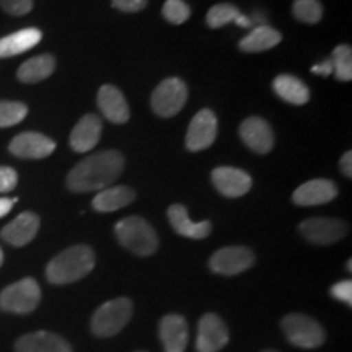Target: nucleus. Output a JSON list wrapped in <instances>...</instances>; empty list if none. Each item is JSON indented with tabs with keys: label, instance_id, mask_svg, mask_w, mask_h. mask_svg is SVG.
<instances>
[{
	"label": "nucleus",
	"instance_id": "obj_39",
	"mask_svg": "<svg viewBox=\"0 0 352 352\" xmlns=\"http://www.w3.org/2000/svg\"><path fill=\"white\" fill-rule=\"evenodd\" d=\"M2 263H3V252L2 248H0V266H2Z\"/></svg>",
	"mask_w": 352,
	"mask_h": 352
},
{
	"label": "nucleus",
	"instance_id": "obj_34",
	"mask_svg": "<svg viewBox=\"0 0 352 352\" xmlns=\"http://www.w3.org/2000/svg\"><path fill=\"white\" fill-rule=\"evenodd\" d=\"M19 183V175L10 166H0V192H8L15 189Z\"/></svg>",
	"mask_w": 352,
	"mask_h": 352
},
{
	"label": "nucleus",
	"instance_id": "obj_20",
	"mask_svg": "<svg viewBox=\"0 0 352 352\" xmlns=\"http://www.w3.org/2000/svg\"><path fill=\"white\" fill-rule=\"evenodd\" d=\"M101 120L96 114H85L70 134V147L78 153L90 152L96 147L101 135Z\"/></svg>",
	"mask_w": 352,
	"mask_h": 352
},
{
	"label": "nucleus",
	"instance_id": "obj_30",
	"mask_svg": "<svg viewBox=\"0 0 352 352\" xmlns=\"http://www.w3.org/2000/svg\"><path fill=\"white\" fill-rule=\"evenodd\" d=\"M28 114L26 104L20 101H0V127H10L21 122Z\"/></svg>",
	"mask_w": 352,
	"mask_h": 352
},
{
	"label": "nucleus",
	"instance_id": "obj_26",
	"mask_svg": "<svg viewBox=\"0 0 352 352\" xmlns=\"http://www.w3.org/2000/svg\"><path fill=\"white\" fill-rule=\"evenodd\" d=\"M56 69V59L50 54L36 56L33 59H28L26 63L20 65L19 72V80L23 83H36L41 82L44 78L51 77V74Z\"/></svg>",
	"mask_w": 352,
	"mask_h": 352
},
{
	"label": "nucleus",
	"instance_id": "obj_32",
	"mask_svg": "<svg viewBox=\"0 0 352 352\" xmlns=\"http://www.w3.org/2000/svg\"><path fill=\"white\" fill-rule=\"evenodd\" d=\"M0 7L10 15L21 16L32 12L33 0H0Z\"/></svg>",
	"mask_w": 352,
	"mask_h": 352
},
{
	"label": "nucleus",
	"instance_id": "obj_36",
	"mask_svg": "<svg viewBox=\"0 0 352 352\" xmlns=\"http://www.w3.org/2000/svg\"><path fill=\"white\" fill-rule=\"evenodd\" d=\"M311 72L316 74V76H324V77L331 76V74H333V63H331V59L324 60V63H321L318 65H314V67H311Z\"/></svg>",
	"mask_w": 352,
	"mask_h": 352
},
{
	"label": "nucleus",
	"instance_id": "obj_27",
	"mask_svg": "<svg viewBox=\"0 0 352 352\" xmlns=\"http://www.w3.org/2000/svg\"><path fill=\"white\" fill-rule=\"evenodd\" d=\"M333 70L338 80L349 82L352 78V50L347 44H341L333 51Z\"/></svg>",
	"mask_w": 352,
	"mask_h": 352
},
{
	"label": "nucleus",
	"instance_id": "obj_4",
	"mask_svg": "<svg viewBox=\"0 0 352 352\" xmlns=\"http://www.w3.org/2000/svg\"><path fill=\"white\" fill-rule=\"evenodd\" d=\"M132 302L127 297L113 298L96 308L91 318V331L100 338H111L118 334L132 318Z\"/></svg>",
	"mask_w": 352,
	"mask_h": 352
},
{
	"label": "nucleus",
	"instance_id": "obj_21",
	"mask_svg": "<svg viewBox=\"0 0 352 352\" xmlns=\"http://www.w3.org/2000/svg\"><path fill=\"white\" fill-rule=\"evenodd\" d=\"M39 230V217L33 212H23L7 223L2 230V239L13 246H25L32 241Z\"/></svg>",
	"mask_w": 352,
	"mask_h": 352
},
{
	"label": "nucleus",
	"instance_id": "obj_23",
	"mask_svg": "<svg viewBox=\"0 0 352 352\" xmlns=\"http://www.w3.org/2000/svg\"><path fill=\"white\" fill-rule=\"evenodd\" d=\"M135 199V191L127 186H109L101 189L94 197V209L98 212H114L126 206H129Z\"/></svg>",
	"mask_w": 352,
	"mask_h": 352
},
{
	"label": "nucleus",
	"instance_id": "obj_28",
	"mask_svg": "<svg viewBox=\"0 0 352 352\" xmlns=\"http://www.w3.org/2000/svg\"><path fill=\"white\" fill-rule=\"evenodd\" d=\"M241 15L239 7L233 3H217V6L210 7L208 12V25L210 28H222L232 21H235Z\"/></svg>",
	"mask_w": 352,
	"mask_h": 352
},
{
	"label": "nucleus",
	"instance_id": "obj_29",
	"mask_svg": "<svg viewBox=\"0 0 352 352\" xmlns=\"http://www.w3.org/2000/svg\"><path fill=\"white\" fill-rule=\"evenodd\" d=\"M292 13L302 23L315 25L323 16V7L320 0H294Z\"/></svg>",
	"mask_w": 352,
	"mask_h": 352
},
{
	"label": "nucleus",
	"instance_id": "obj_37",
	"mask_svg": "<svg viewBox=\"0 0 352 352\" xmlns=\"http://www.w3.org/2000/svg\"><path fill=\"white\" fill-rule=\"evenodd\" d=\"M340 165H341L342 173H344L347 178H351L352 176V152L351 151H347L344 155L341 157Z\"/></svg>",
	"mask_w": 352,
	"mask_h": 352
},
{
	"label": "nucleus",
	"instance_id": "obj_12",
	"mask_svg": "<svg viewBox=\"0 0 352 352\" xmlns=\"http://www.w3.org/2000/svg\"><path fill=\"white\" fill-rule=\"evenodd\" d=\"M8 151L15 157L38 160L50 157L56 151V142L39 132H21L8 145Z\"/></svg>",
	"mask_w": 352,
	"mask_h": 352
},
{
	"label": "nucleus",
	"instance_id": "obj_18",
	"mask_svg": "<svg viewBox=\"0 0 352 352\" xmlns=\"http://www.w3.org/2000/svg\"><path fill=\"white\" fill-rule=\"evenodd\" d=\"M16 352H74L72 346L59 334L34 331L21 336L15 344Z\"/></svg>",
	"mask_w": 352,
	"mask_h": 352
},
{
	"label": "nucleus",
	"instance_id": "obj_22",
	"mask_svg": "<svg viewBox=\"0 0 352 352\" xmlns=\"http://www.w3.org/2000/svg\"><path fill=\"white\" fill-rule=\"evenodd\" d=\"M43 34L36 28H25L0 39V59L19 56L30 51L41 41Z\"/></svg>",
	"mask_w": 352,
	"mask_h": 352
},
{
	"label": "nucleus",
	"instance_id": "obj_31",
	"mask_svg": "<svg viewBox=\"0 0 352 352\" xmlns=\"http://www.w3.org/2000/svg\"><path fill=\"white\" fill-rule=\"evenodd\" d=\"M162 13L170 23L182 25L191 16V8L186 6L184 0H166L164 8H162Z\"/></svg>",
	"mask_w": 352,
	"mask_h": 352
},
{
	"label": "nucleus",
	"instance_id": "obj_3",
	"mask_svg": "<svg viewBox=\"0 0 352 352\" xmlns=\"http://www.w3.org/2000/svg\"><path fill=\"white\" fill-rule=\"evenodd\" d=\"M114 233L118 241L138 256H151L158 250L157 232L147 220L138 215L120 220L114 227Z\"/></svg>",
	"mask_w": 352,
	"mask_h": 352
},
{
	"label": "nucleus",
	"instance_id": "obj_35",
	"mask_svg": "<svg viewBox=\"0 0 352 352\" xmlns=\"http://www.w3.org/2000/svg\"><path fill=\"white\" fill-rule=\"evenodd\" d=\"M148 0H113V7L126 13H135L147 7Z\"/></svg>",
	"mask_w": 352,
	"mask_h": 352
},
{
	"label": "nucleus",
	"instance_id": "obj_11",
	"mask_svg": "<svg viewBox=\"0 0 352 352\" xmlns=\"http://www.w3.org/2000/svg\"><path fill=\"white\" fill-rule=\"evenodd\" d=\"M217 138V118L210 109H201L188 127L186 147L189 152H201L209 148Z\"/></svg>",
	"mask_w": 352,
	"mask_h": 352
},
{
	"label": "nucleus",
	"instance_id": "obj_6",
	"mask_svg": "<svg viewBox=\"0 0 352 352\" xmlns=\"http://www.w3.org/2000/svg\"><path fill=\"white\" fill-rule=\"evenodd\" d=\"M283 329L290 344L300 349H316L324 342V329L311 316L290 314L283 320Z\"/></svg>",
	"mask_w": 352,
	"mask_h": 352
},
{
	"label": "nucleus",
	"instance_id": "obj_9",
	"mask_svg": "<svg viewBox=\"0 0 352 352\" xmlns=\"http://www.w3.org/2000/svg\"><path fill=\"white\" fill-rule=\"evenodd\" d=\"M300 233L303 239L314 245H333L347 233V226L340 219L311 217L300 223Z\"/></svg>",
	"mask_w": 352,
	"mask_h": 352
},
{
	"label": "nucleus",
	"instance_id": "obj_7",
	"mask_svg": "<svg viewBox=\"0 0 352 352\" xmlns=\"http://www.w3.org/2000/svg\"><path fill=\"white\" fill-rule=\"evenodd\" d=\"M188 100V88L182 78H166L152 95V109L160 118H171L182 111Z\"/></svg>",
	"mask_w": 352,
	"mask_h": 352
},
{
	"label": "nucleus",
	"instance_id": "obj_38",
	"mask_svg": "<svg viewBox=\"0 0 352 352\" xmlns=\"http://www.w3.org/2000/svg\"><path fill=\"white\" fill-rule=\"evenodd\" d=\"M16 201H19L16 197H12V199H8V197H0V219L10 212L13 204H15Z\"/></svg>",
	"mask_w": 352,
	"mask_h": 352
},
{
	"label": "nucleus",
	"instance_id": "obj_25",
	"mask_svg": "<svg viewBox=\"0 0 352 352\" xmlns=\"http://www.w3.org/2000/svg\"><path fill=\"white\" fill-rule=\"evenodd\" d=\"M283 41V34L267 25L254 26L252 33H248L240 41V50L245 52H263L277 46Z\"/></svg>",
	"mask_w": 352,
	"mask_h": 352
},
{
	"label": "nucleus",
	"instance_id": "obj_8",
	"mask_svg": "<svg viewBox=\"0 0 352 352\" xmlns=\"http://www.w3.org/2000/svg\"><path fill=\"white\" fill-rule=\"evenodd\" d=\"M254 264V254L246 246H227L215 252L209 259V266L215 274L236 276Z\"/></svg>",
	"mask_w": 352,
	"mask_h": 352
},
{
	"label": "nucleus",
	"instance_id": "obj_1",
	"mask_svg": "<svg viewBox=\"0 0 352 352\" xmlns=\"http://www.w3.org/2000/svg\"><path fill=\"white\" fill-rule=\"evenodd\" d=\"M124 170V157L118 151H103L87 157L70 170L67 188L74 192H90L107 189Z\"/></svg>",
	"mask_w": 352,
	"mask_h": 352
},
{
	"label": "nucleus",
	"instance_id": "obj_40",
	"mask_svg": "<svg viewBox=\"0 0 352 352\" xmlns=\"http://www.w3.org/2000/svg\"><path fill=\"white\" fill-rule=\"evenodd\" d=\"M263 352H277V351H274V349H267V351H263Z\"/></svg>",
	"mask_w": 352,
	"mask_h": 352
},
{
	"label": "nucleus",
	"instance_id": "obj_13",
	"mask_svg": "<svg viewBox=\"0 0 352 352\" xmlns=\"http://www.w3.org/2000/svg\"><path fill=\"white\" fill-rule=\"evenodd\" d=\"M210 178L220 195L227 197L245 196L253 184L252 176L243 170L233 168V166H219L212 171Z\"/></svg>",
	"mask_w": 352,
	"mask_h": 352
},
{
	"label": "nucleus",
	"instance_id": "obj_33",
	"mask_svg": "<svg viewBox=\"0 0 352 352\" xmlns=\"http://www.w3.org/2000/svg\"><path fill=\"white\" fill-rule=\"evenodd\" d=\"M331 296L342 303H347V305H352V283L349 279L347 280H340L331 287Z\"/></svg>",
	"mask_w": 352,
	"mask_h": 352
},
{
	"label": "nucleus",
	"instance_id": "obj_15",
	"mask_svg": "<svg viewBox=\"0 0 352 352\" xmlns=\"http://www.w3.org/2000/svg\"><path fill=\"white\" fill-rule=\"evenodd\" d=\"M338 196L336 184L329 179H311V182L303 183L298 186L292 195V201L297 206L302 208H308V206H320L327 204V202L333 201Z\"/></svg>",
	"mask_w": 352,
	"mask_h": 352
},
{
	"label": "nucleus",
	"instance_id": "obj_17",
	"mask_svg": "<svg viewBox=\"0 0 352 352\" xmlns=\"http://www.w3.org/2000/svg\"><path fill=\"white\" fill-rule=\"evenodd\" d=\"M96 101H98L101 113L108 121L114 122V124H124L129 121V104H127L120 88L114 85H103L100 88Z\"/></svg>",
	"mask_w": 352,
	"mask_h": 352
},
{
	"label": "nucleus",
	"instance_id": "obj_2",
	"mask_svg": "<svg viewBox=\"0 0 352 352\" xmlns=\"http://www.w3.org/2000/svg\"><path fill=\"white\" fill-rule=\"evenodd\" d=\"M94 267V250L87 245H76L51 259L46 267V277L56 285L72 284L90 274Z\"/></svg>",
	"mask_w": 352,
	"mask_h": 352
},
{
	"label": "nucleus",
	"instance_id": "obj_16",
	"mask_svg": "<svg viewBox=\"0 0 352 352\" xmlns=\"http://www.w3.org/2000/svg\"><path fill=\"white\" fill-rule=\"evenodd\" d=\"M160 340L165 352H184L188 346V323L182 315L170 314L160 320Z\"/></svg>",
	"mask_w": 352,
	"mask_h": 352
},
{
	"label": "nucleus",
	"instance_id": "obj_14",
	"mask_svg": "<svg viewBox=\"0 0 352 352\" xmlns=\"http://www.w3.org/2000/svg\"><path fill=\"white\" fill-rule=\"evenodd\" d=\"M240 138L250 151L256 153H267L274 147V134L271 126L258 116L248 118L241 122Z\"/></svg>",
	"mask_w": 352,
	"mask_h": 352
},
{
	"label": "nucleus",
	"instance_id": "obj_41",
	"mask_svg": "<svg viewBox=\"0 0 352 352\" xmlns=\"http://www.w3.org/2000/svg\"><path fill=\"white\" fill-rule=\"evenodd\" d=\"M138 352H144V351H138Z\"/></svg>",
	"mask_w": 352,
	"mask_h": 352
},
{
	"label": "nucleus",
	"instance_id": "obj_5",
	"mask_svg": "<svg viewBox=\"0 0 352 352\" xmlns=\"http://www.w3.org/2000/svg\"><path fill=\"white\" fill-rule=\"evenodd\" d=\"M41 300V289L32 277L13 283L0 292V308L8 314L26 315L36 310Z\"/></svg>",
	"mask_w": 352,
	"mask_h": 352
},
{
	"label": "nucleus",
	"instance_id": "obj_10",
	"mask_svg": "<svg viewBox=\"0 0 352 352\" xmlns=\"http://www.w3.org/2000/svg\"><path fill=\"white\" fill-rule=\"evenodd\" d=\"M230 334L220 316L206 314L197 324L196 351L197 352H219L227 346Z\"/></svg>",
	"mask_w": 352,
	"mask_h": 352
},
{
	"label": "nucleus",
	"instance_id": "obj_24",
	"mask_svg": "<svg viewBox=\"0 0 352 352\" xmlns=\"http://www.w3.org/2000/svg\"><path fill=\"white\" fill-rule=\"evenodd\" d=\"M276 95L279 98L292 104H305L310 100V91L308 87L303 83L300 78L289 76V74H280L274 78L272 83Z\"/></svg>",
	"mask_w": 352,
	"mask_h": 352
},
{
	"label": "nucleus",
	"instance_id": "obj_19",
	"mask_svg": "<svg viewBox=\"0 0 352 352\" xmlns=\"http://www.w3.org/2000/svg\"><path fill=\"white\" fill-rule=\"evenodd\" d=\"M168 220L173 227V230L178 235L186 236L192 240H202L210 235L212 232V223L209 220H202V222H192L189 219L188 210L183 204H173L168 209Z\"/></svg>",
	"mask_w": 352,
	"mask_h": 352
}]
</instances>
